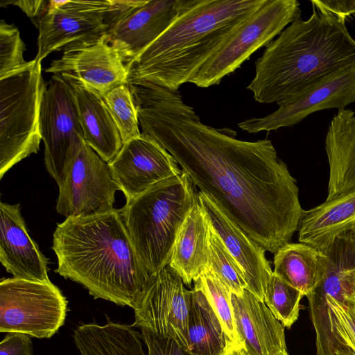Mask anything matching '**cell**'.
I'll return each instance as SVG.
<instances>
[{
	"label": "cell",
	"mask_w": 355,
	"mask_h": 355,
	"mask_svg": "<svg viewBox=\"0 0 355 355\" xmlns=\"http://www.w3.org/2000/svg\"><path fill=\"white\" fill-rule=\"evenodd\" d=\"M141 133L164 147L193 184L266 251L275 253L298 230L305 210L296 180L268 139H237L202 123L178 90L131 87Z\"/></svg>",
	"instance_id": "cell-1"
},
{
	"label": "cell",
	"mask_w": 355,
	"mask_h": 355,
	"mask_svg": "<svg viewBox=\"0 0 355 355\" xmlns=\"http://www.w3.org/2000/svg\"><path fill=\"white\" fill-rule=\"evenodd\" d=\"M53 236L55 272L83 285L94 299L132 309L150 274L137 253L121 209L66 218Z\"/></svg>",
	"instance_id": "cell-2"
},
{
	"label": "cell",
	"mask_w": 355,
	"mask_h": 355,
	"mask_svg": "<svg viewBox=\"0 0 355 355\" xmlns=\"http://www.w3.org/2000/svg\"><path fill=\"white\" fill-rule=\"evenodd\" d=\"M266 1L189 0L172 24L125 64L128 83L178 90Z\"/></svg>",
	"instance_id": "cell-3"
},
{
	"label": "cell",
	"mask_w": 355,
	"mask_h": 355,
	"mask_svg": "<svg viewBox=\"0 0 355 355\" xmlns=\"http://www.w3.org/2000/svg\"><path fill=\"white\" fill-rule=\"evenodd\" d=\"M355 64V40L345 21L313 8L306 20L288 25L265 48L248 86L260 103H272Z\"/></svg>",
	"instance_id": "cell-4"
},
{
	"label": "cell",
	"mask_w": 355,
	"mask_h": 355,
	"mask_svg": "<svg viewBox=\"0 0 355 355\" xmlns=\"http://www.w3.org/2000/svg\"><path fill=\"white\" fill-rule=\"evenodd\" d=\"M194 187L182 171L151 186L121 209L137 253L150 275L169 263L179 231L197 201Z\"/></svg>",
	"instance_id": "cell-5"
},
{
	"label": "cell",
	"mask_w": 355,
	"mask_h": 355,
	"mask_svg": "<svg viewBox=\"0 0 355 355\" xmlns=\"http://www.w3.org/2000/svg\"><path fill=\"white\" fill-rule=\"evenodd\" d=\"M41 62L0 79V178L37 153L42 140L41 105L46 89Z\"/></svg>",
	"instance_id": "cell-6"
},
{
	"label": "cell",
	"mask_w": 355,
	"mask_h": 355,
	"mask_svg": "<svg viewBox=\"0 0 355 355\" xmlns=\"http://www.w3.org/2000/svg\"><path fill=\"white\" fill-rule=\"evenodd\" d=\"M297 0H266L201 67L190 81L198 87L218 85L251 55L266 46L300 18Z\"/></svg>",
	"instance_id": "cell-7"
},
{
	"label": "cell",
	"mask_w": 355,
	"mask_h": 355,
	"mask_svg": "<svg viewBox=\"0 0 355 355\" xmlns=\"http://www.w3.org/2000/svg\"><path fill=\"white\" fill-rule=\"evenodd\" d=\"M68 301L51 281L16 277L0 282V332L50 338L64 324Z\"/></svg>",
	"instance_id": "cell-8"
},
{
	"label": "cell",
	"mask_w": 355,
	"mask_h": 355,
	"mask_svg": "<svg viewBox=\"0 0 355 355\" xmlns=\"http://www.w3.org/2000/svg\"><path fill=\"white\" fill-rule=\"evenodd\" d=\"M44 163L60 185L72 159L86 144L70 85L59 74L46 84L40 112Z\"/></svg>",
	"instance_id": "cell-9"
},
{
	"label": "cell",
	"mask_w": 355,
	"mask_h": 355,
	"mask_svg": "<svg viewBox=\"0 0 355 355\" xmlns=\"http://www.w3.org/2000/svg\"><path fill=\"white\" fill-rule=\"evenodd\" d=\"M111 1L105 17L107 39L126 64L172 24L189 0Z\"/></svg>",
	"instance_id": "cell-10"
},
{
	"label": "cell",
	"mask_w": 355,
	"mask_h": 355,
	"mask_svg": "<svg viewBox=\"0 0 355 355\" xmlns=\"http://www.w3.org/2000/svg\"><path fill=\"white\" fill-rule=\"evenodd\" d=\"M190 296L191 291L184 287L180 276L168 264L150 275L132 307L135 322L132 325L171 338L189 352Z\"/></svg>",
	"instance_id": "cell-11"
},
{
	"label": "cell",
	"mask_w": 355,
	"mask_h": 355,
	"mask_svg": "<svg viewBox=\"0 0 355 355\" xmlns=\"http://www.w3.org/2000/svg\"><path fill=\"white\" fill-rule=\"evenodd\" d=\"M59 187L56 211L65 216H89L114 209L120 191L108 164L85 144L70 162Z\"/></svg>",
	"instance_id": "cell-12"
},
{
	"label": "cell",
	"mask_w": 355,
	"mask_h": 355,
	"mask_svg": "<svg viewBox=\"0 0 355 355\" xmlns=\"http://www.w3.org/2000/svg\"><path fill=\"white\" fill-rule=\"evenodd\" d=\"M355 102V64L333 72L301 91L278 102V108L261 118L240 122L248 133L270 132L299 123L309 114L322 110H340Z\"/></svg>",
	"instance_id": "cell-13"
},
{
	"label": "cell",
	"mask_w": 355,
	"mask_h": 355,
	"mask_svg": "<svg viewBox=\"0 0 355 355\" xmlns=\"http://www.w3.org/2000/svg\"><path fill=\"white\" fill-rule=\"evenodd\" d=\"M53 60L46 73L59 74L67 83L87 87L103 97L115 87L128 83L127 68L107 33L71 43Z\"/></svg>",
	"instance_id": "cell-14"
},
{
	"label": "cell",
	"mask_w": 355,
	"mask_h": 355,
	"mask_svg": "<svg viewBox=\"0 0 355 355\" xmlns=\"http://www.w3.org/2000/svg\"><path fill=\"white\" fill-rule=\"evenodd\" d=\"M111 0L48 1L44 14L39 19L37 53L42 61L49 54L67 45L107 33L106 14Z\"/></svg>",
	"instance_id": "cell-15"
},
{
	"label": "cell",
	"mask_w": 355,
	"mask_h": 355,
	"mask_svg": "<svg viewBox=\"0 0 355 355\" xmlns=\"http://www.w3.org/2000/svg\"><path fill=\"white\" fill-rule=\"evenodd\" d=\"M108 165L112 179L123 193L126 202L155 184L182 172L171 153L141 133L124 143Z\"/></svg>",
	"instance_id": "cell-16"
},
{
	"label": "cell",
	"mask_w": 355,
	"mask_h": 355,
	"mask_svg": "<svg viewBox=\"0 0 355 355\" xmlns=\"http://www.w3.org/2000/svg\"><path fill=\"white\" fill-rule=\"evenodd\" d=\"M197 198L210 225L230 253L247 284V289L264 302L267 284L273 274L266 250L253 241L209 196Z\"/></svg>",
	"instance_id": "cell-17"
},
{
	"label": "cell",
	"mask_w": 355,
	"mask_h": 355,
	"mask_svg": "<svg viewBox=\"0 0 355 355\" xmlns=\"http://www.w3.org/2000/svg\"><path fill=\"white\" fill-rule=\"evenodd\" d=\"M0 261L14 277L50 281L49 259L31 238L19 204L0 203Z\"/></svg>",
	"instance_id": "cell-18"
},
{
	"label": "cell",
	"mask_w": 355,
	"mask_h": 355,
	"mask_svg": "<svg viewBox=\"0 0 355 355\" xmlns=\"http://www.w3.org/2000/svg\"><path fill=\"white\" fill-rule=\"evenodd\" d=\"M235 325L241 343L250 355H276L285 352L284 327L263 301L245 289L232 294Z\"/></svg>",
	"instance_id": "cell-19"
},
{
	"label": "cell",
	"mask_w": 355,
	"mask_h": 355,
	"mask_svg": "<svg viewBox=\"0 0 355 355\" xmlns=\"http://www.w3.org/2000/svg\"><path fill=\"white\" fill-rule=\"evenodd\" d=\"M68 83L72 89L85 143L110 164L123 142L103 96L83 85Z\"/></svg>",
	"instance_id": "cell-20"
},
{
	"label": "cell",
	"mask_w": 355,
	"mask_h": 355,
	"mask_svg": "<svg viewBox=\"0 0 355 355\" xmlns=\"http://www.w3.org/2000/svg\"><path fill=\"white\" fill-rule=\"evenodd\" d=\"M329 178L327 200L355 187V112L338 110L325 138Z\"/></svg>",
	"instance_id": "cell-21"
},
{
	"label": "cell",
	"mask_w": 355,
	"mask_h": 355,
	"mask_svg": "<svg viewBox=\"0 0 355 355\" xmlns=\"http://www.w3.org/2000/svg\"><path fill=\"white\" fill-rule=\"evenodd\" d=\"M208 219L197 201L175 239L168 265L189 286L205 270L209 259Z\"/></svg>",
	"instance_id": "cell-22"
},
{
	"label": "cell",
	"mask_w": 355,
	"mask_h": 355,
	"mask_svg": "<svg viewBox=\"0 0 355 355\" xmlns=\"http://www.w3.org/2000/svg\"><path fill=\"white\" fill-rule=\"evenodd\" d=\"M354 224L355 187L305 211L298 240L321 251L334 236Z\"/></svg>",
	"instance_id": "cell-23"
},
{
	"label": "cell",
	"mask_w": 355,
	"mask_h": 355,
	"mask_svg": "<svg viewBox=\"0 0 355 355\" xmlns=\"http://www.w3.org/2000/svg\"><path fill=\"white\" fill-rule=\"evenodd\" d=\"M79 325L73 335L81 355H146L141 333L132 325L114 322Z\"/></svg>",
	"instance_id": "cell-24"
},
{
	"label": "cell",
	"mask_w": 355,
	"mask_h": 355,
	"mask_svg": "<svg viewBox=\"0 0 355 355\" xmlns=\"http://www.w3.org/2000/svg\"><path fill=\"white\" fill-rule=\"evenodd\" d=\"M273 273L307 296L320 283L324 270V255L303 243H287L277 250Z\"/></svg>",
	"instance_id": "cell-25"
},
{
	"label": "cell",
	"mask_w": 355,
	"mask_h": 355,
	"mask_svg": "<svg viewBox=\"0 0 355 355\" xmlns=\"http://www.w3.org/2000/svg\"><path fill=\"white\" fill-rule=\"evenodd\" d=\"M189 355H222L232 343L204 293L191 290L188 316Z\"/></svg>",
	"instance_id": "cell-26"
},
{
	"label": "cell",
	"mask_w": 355,
	"mask_h": 355,
	"mask_svg": "<svg viewBox=\"0 0 355 355\" xmlns=\"http://www.w3.org/2000/svg\"><path fill=\"white\" fill-rule=\"evenodd\" d=\"M193 282V287L201 290L205 295L231 342L243 345L236 329L232 293L208 267Z\"/></svg>",
	"instance_id": "cell-27"
},
{
	"label": "cell",
	"mask_w": 355,
	"mask_h": 355,
	"mask_svg": "<svg viewBox=\"0 0 355 355\" xmlns=\"http://www.w3.org/2000/svg\"><path fill=\"white\" fill-rule=\"evenodd\" d=\"M207 267L232 294L241 296L244 290L247 289V284L240 269L210 224Z\"/></svg>",
	"instance_id": "cell-28"
},
{
	"label": "cell",
	"mask_w": 355,
	"mask_h": 355,
	"mask_svg": "<svg viewBox=\"0 0 355 355\" xmlns=\"http://www.w3.org/2000/svg\"><path fill=\"white\" fill-rule=\"evenodd\" d=\"M303 294L274 273L267 284L264 302L284 327L291 328L297 320Z\"/></svg>",
	"instance_id": "cell-29"
},
{
	"label": "cell",
	"mask_w": 355,
	"mask_h": 355,
	"mask_svg": "<svg viewBox=\"0 0 355 355\" xmlns=\"http://www.w3.org/2000/svg\"><path fill=\"white\" fill-rule=\"evenodd\" d=\"M103 98L119 130L123 144L140 136L137 111L128 83L115 87Z\"/></svg>",
	"instance_id": "cell-30"
},
{
	"label": "cell",
	"mask_w": 355,
	"mask_h": 355,
	"mask_svg": "<svg viewBox=\"0 0 355 355\" xmlns=\"http://www.w3.org/2000/svg\"><path fill=\"white\" fill-rule=\"evenodd\" d=\"M26 44L17 27L3 19L0 21V79L14 74L31 63L26 61L24 53Z\"/></svg>",
	"instance_id": "cell-31"
},
{
	"label": "cell",
	"mask_w": 355,
	"mask_h": 355,
	"mask_svg": "<svg viewBox=\"0 0 355 355\" xmlns=\"http://www.w3.org/2000/svg\"><path fill=\"white\" fill-rule=\"evenodd\" d=\"M332 329L340 344L349 345L355 349V304L349 307L332 299H327Z\"/></svg>",
	"instance_id": "cell-32"
},
{
	"label": "cell",
	"mask_w": 355,
	"mask_h": 355,
	"mask_svg": "<svg viewBox=\"0 0 355 355\" xmlns=\"http://www.w3.org/2000/svg\"><path fill=\"white\" fill-rule=\"evenodd\" d=\"M141 335L146 348V355H189L175 340L157 336L145 329Z\"/></svg>",
	"instance_id": "cell-33"
},
{
	"label": "cell",
	"mask_w": 355,
	"mask_h": 355,
	"mask_svg": "<svg viewBox=\"0 0 355 355\" xmlns=\"http://www.w3.org/2000/svg\"><path fill=\"white\" fill-rule=\"evenodd\" d=\"M0 355H34L29 336L22 333H7L0 343Z\"/></svg>",
	"instance_id": "cell-34"
},
{
	"label": "cell",
	"mask_w": 355,
	"mask_h": 355,
	"mask_svg": "<svg viewBox=\"0 0 355 355\" xmlns=\"http://www.w3.org/2000/svg\"><path fill=\"white\" fill-rule=\"evenodd\" d=\"M311 3L320 12L331 14L344 21L355 13V0H312Z\"/></svg>",
	"instance_id": "cell-35"
},
{
	"label": "cell",
	"mask_w": 355,
	"mask_h": 355,
	"mask_svg": "<svg viewBox=\"0 0 355 355\" xmlns=\"http://www.w3.org/2000/svg\"><path fill=\"white\" fill-rule=\"evenodd\" d=\"M7 4H12L18 6L28 17L31 18L33 23L36 26L39 19L47 9L48 1H8Z\"/></svg>",
	"instance_id": "cell-36"
},
{
	"label": "cell",
	"mask_w": 355,
	"mask_h": 355,
	"mask_svg": "<svg viewBox=\"0 0 355 355\" xmlns=\"http://www.w3.org/2000/svg\"><path fill=\"white\" fill-rule=\"evenodd\" d=\"M222 355H250L243 345L232 343Z\"/></svg>",
	"instance_id": "cell-37"
},
{
	"label": "cell",
	"mask_w": 355,
	"mask_h": 355,
	"mask_svg": "<svg viewBox=\"0 0 355 355\" xmlns=\"http://www.w3.org/2000/svg\"><path fill=\"white\" fill-rule=\"evenodd\" d=\"M335 355H355V349L349 345H342Z\"/></svg>",
	"instance_id": "cell-38"
},
{
	"label": "cell",
	"mask_w": 355,
	"mask_h": 355,
	"mask_svg": "<svg viewBox=\"0 0 355 355\" xmlns=\"http://www.w3.org/2000/svg\"><path fill=\"white\" fill-rule=\"evenodd\" d=\"M352 299L355 304V273L354 274L351 285Z\"/></svg>",
	"instance_id": "cell-39"
},
{
	"label": "cell",
	"mask_w": 355,
	"mask_h": 355,
	"mask_svg": "<svg viewBox=\"0 0 355 355\" xmlns=\"http://www.w3.org/2000/svg\"><path fill=\"white\" fill-rule=\"evenodd\" d=\"M276 355H289L287 352H279Z\"/></svg>",
	"instance_id": "cell-40"
}]
</instances>
